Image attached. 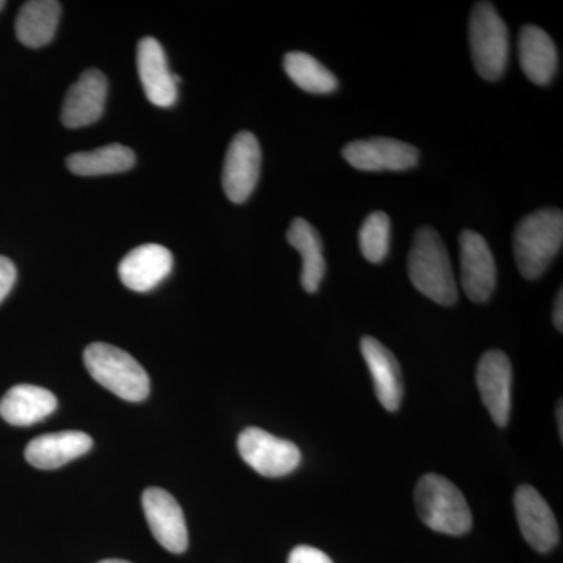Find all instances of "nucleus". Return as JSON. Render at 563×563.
<instances>
[{
    "label": "nucleus",
    "mask_w": 563,
    "mask_h": 563,
    "mask_svg": "<svg viewBox=\"0 0 563 563\" xmlns=\"http://www.w3.org/2000/svg\"><path fill=\"white\" fill-rule=\"evenodd\" d=\"M287 563H333L332 559L329 558L324 551L318 550V548L307 547V544H301V547H296L295 550L291 551L290 555H288Z\"/></svg>",
    "instance_id": "25"
},
{
    "label": "nucleus",
    "mask_w": 563,
    "mask_h": 563,
    "mask_svg": "<svg viewBox=\"0 0 563 563\" xmlns=\"http://www.w3.org/2000/svg\"><path fill=\"white\" fill-rule=\"evenodd\" d=\"M7 5V2H3V0H0V11L3 10V7Z\"/></svg>",
    "instance_id": "30"
},
{
    "label": "nucleus",
    "mask_w": 563,
    "mask_h": 563,
    "mask_svg": "<svg viewBox=\"0 0 563 563\" xmlns=\"http://www.w3.org/2000/svg\"><path fill=\"white\" fill-rule=\"evenodd\" d=\"M136 63L141 85L150 102L162 109L174 106L177 101V81L180 79L169 70L162 44L151 36L141 40Z\"/></svg>",
    "instance_id": "14"
},
{
    "label": "nucleus",
    "mask_w": 563,
    "mask_h": 563,
    "mask_svg": "<svg viewBox=\"0 0 563 563\" xmlns=\"http://www.w3.org/2000/svg\"><path fill=\"white\" fill-rule=\"evenodd\" d=\"M461 280L470 301L487 302L496 288V263L490 246L481 233H461Z\"/></svg>",
    "instance_id": "11"
},
{
    "label": "nucleus",
    "mask_w": 563,
    "mask_h": 563,
    "mask_svg": "<svg viewBox=\"0 0 563 563\" xmlns=\"http://www.w3.org/2000/svg\"><path fill=\"white\" fill-rule=\"evenodd\" d=\"M141 501L155 540L169 553H185L188 548L187 523L172 493L157 487L146 488Z\"/></svg>",
    "instance_id": "12"
},
{
    "label": "nucleus",
    "mask_w": 563,
    "mask_h": 563,
    "mask_svg": "<svg viewBox=\"0 0 563 563\" xmlns=\"http://www.w3.org/2000/svg\"><path fill=\"white\" fill-rule=\"evenodd\" d=\"M515 514L526 542L539 553H550L558 547L561 532L550 504L531 485H520L515 492Z\"/></svg>",
    "instance_id": "10"
},
{
    "label": "nucleus",
    "mask_w": 563,
    "mask_h": 563,
    "mask_svg": "<svg viewBox=\"0 0 563 563\" xmlns=\"http://www.w3.org/2000/svg\"><path fill=\"white\" fill-rule=\"evenodd\" d=\"M62 5L57 0H31L22 5L16 20V36L24 46L38 49L54 40Z\"/></svg>",
    "instance_id": "20"
},
{
    "label": "nucleus",
    "mask_w": 563,
    "mask_h": 563,
    "mask_svg": "<svg viewBox=\"0 0 563 563\" xmlns=\"http://www.w3.org/2000/svg\"><path fill=\"white\" fill-rule=\"evenodd\" d=\"M470 49L483 79H501L509 62V31L490 2H477L470 16Z\"/></svg>",
    "instance_id": "5"
},
{
    "label": "nucleus",
    "mask_w": 563,
    "mask_h": 563,
    "mask_svg": "<svg viewBox=\"0 0 563 563\" xmlns=\"http://www.w3.org/2000/svg\"><path fill=\"white\" fill-rule=\"evenodd\" d=\"M477 388L492 420L507 428L512 409V365L503 351L485 352L477 363Z\"/></svg>",
    "instance_id": "9"
},
{
    "label": "nucleus",
    "mask_w": 563,
    "mask_h": 563,
    "mask_svg": "<svg viewBox=\"0 0 563 563\" xmlns=\"http://www.w3.org/2000/svg\"><path fill=\"white\" fill-rule=\"evenodd\" d=\"M284 69L301 90L312 95H329L339 88L335 74L306 52H288Z\"/></svg>",
    "instance_id": "23"
},
{
    "label": "nucleus",
    "mask_w": 563,
    "mask_h": 563,
    "mask_svg": "<svg viewBox=\"0 0 563 563\" xmlns=\"http://www.w3.org/2000/svg\"><path fill=\"white\" fill-rule=\"evenodd\" d=\"M553 321L555 329L559 332L563 331V291H559L558 299H555L554 303V312H553Z\"/></svg>",
    "instance_id": "27"
},
{
    "label": "nucleus",
    "mask_w": 563,
    "mask_h": 563,
    "mask_svg": "<svg viewBox=\"0 0 563 563\" xmlns=\"http://www.w3.org/2000/svg\"><path fill=\"white\" fill-rule=\"evenodd\" d=\"M92 448V439L80 431L44 433L25 448V461L38 470H57L76 461Z\"/></svg>",
    "instance_id": "17"
},
{
    "label": "nucleus",
    "mask_w": 563,
    "mask_h": 563,
    "mask_svg": "<svg viewBox=\"0 0 563 563\" xmlns=\"http://www.w3.org/2000/svg\"><path fill=\"white\" fill-rule=\"evenodd\" d=\"M135 162V152L114 143L96 151L69 155L66 166L76 176L95 177L129 172Z\"/></svg>",
    "instance_id": "22"
},
{
    "label": "nucleus",
    "mask_w": 563,
    "mask_h": 563,
    "mask_svg": "<svg viewBox=\"0 0 563 563\" xmlns=\"http://www.w3.org/2000/svg\"><path fill=\"white\" fill-rule=\"evenodd\" d=\"M343 158L358 172H407L418 165L420 152L412 144L393 139L352 141L343 147Z\"/></svg>",
    "instance_id": "8"
},
{
    "label": "nucleus",
    "mask_w": 563,
    "mask_h": 563,
    "mask_svg": "<svg viewBox=\"0 0 563 563\" xmlns=\"http://www.w3.org/2000/svg\"><path fill=\"white\" fill-rule=\"evenodd\" d=\"M407 269L413 287L426 298L444 307L457 302L453 263L442 236L432 228H421L415 233Z\"/></svg>",
    "instance_id": "1"
},
{
    "label": "nucleus",
    "mask_w": 563,
    "mask_h": 563,
    "mask_svg": "<svg viewBox=\"0 0 563 563\" xmlns=\"http://www.w3.org/2000/svg\"><path fill=\"white\" fill-rule=\"evenodd\" d=\"M521 69L532 84H550L558 70V49L554 41L543 29L537 25H525L518 38Z\"/></svg>",
    "instance_id": "18"
},
{
    "label": "nucleus",
    "mask_w": 563,
    "mask_h": 563,
    "mask_svg": "<svg viewBox=\"0 0 563 563\" xmlns=\"http://www.w3.org/2000/svg\"><path fill=\"white\" fill-rule=\"evenodd\" d=\"M236 446L243 461L265 477L287 476L298 468L302 459L295 443L277 439L258 428L244 429Z\"/></svg>",
    "instance_id": "6"
},
{
    "label": "nucleus",
    "mask_w": 563,
    "mask_h": 563,
    "mask_svg": "<svg viewBox=\"0 0 563 563\" xmlns=\"http://www.w3.org/2000/svg\"><path fill=\"white\" fill-rule=\"evenodd\" d=\"M84 362L92 379L121 399L140 402L150 396V376L131 354L120 347L92 343L84 352Z\"/></svg>",
    "instance_id": "4"
},
{
    "label": "nucleus",
    "mask_w": 563,
    "mask_h": 563,
    "mask_svg": "<svg viewBox=\"0 0 563 563\" xmlns=\"http://www.w3.org/2000/svg\"><path fill=\"white\" fill-rule=\"evenodd\" d=\"M262 150L254 133H236L229 144L222 168V188L233 203L250 199L261 177Z\"/></svg>",
    "instance_id": "7"
},
{
    "label": "nucleus",
    "mask_w": 563,
    "mask_h": 563,
    "mask_svg": "<svg viewBox=\"0 0 563 563\" xmlns=\"http://www.w3.org/2000/svg\"><path fill=\"white\" fill-rule=\"evenodd\" d=\"M54 393L36 385H14L0 401V417L13 426H31L55 412Z\"/></svg>",
    "instance_id": "19"
},
{
    "label": "nucleus",
    "mask_w": 563,
    "mask_h": 563,
    "mask_svg": "<svg viewBox=\"0 0 563 563\" xmlns=\"http://www.w3.org/2000/svg\"><path fill=\"white\" fill-rule=\"evenodd\" d=\"M558 424H559V435H561V440H563V407H562V401L559 402V407H558Z\"/></svg>",
    "instance_id": "28"
},
{
    "label": "nucleus",
    "mask_w": 563,
    "mask_h": 563,
    "mask_svg": "<svg viewBox=\"0 0 563 563\" xmlns=\"http://www.w3.org/2000/svg\"><path fill=\"white\" fill-rule=\"evenodd\" d=\"M415 506L432 531L461 537L472 531L473 515L465 496L446 477L424 474L415 488Z\"/></svg>",
    "instance_id": "3"
},
{
    "label": "nucleus",
    "mask_w": 563,
    "mask_h": 563,
    "mask_svg": "<svg viewBox=\"0 0 563 563\" xmlns=\"http://www.w3.org/2000/svg\"><path fill=\"white\" fill-rule=\"evenodd\" d=\"M14 282H16V266L10 258L0 255V302L9 296Z\"/></svg>",
    "instance_id": "26"
},
{
    "label": "nucleus",
    "mask_w": 563,
    "mask_h": 563,
    "mask_svg": "<svg viewBox=\"0 0 563 563\" xmlns=\"http://www.w3.org/2000/svg\"><path fill=\"white\" fill-rule=\"evenodd\" d=\"M391 222L384 211H374L366 217L358 233L363 257L369 263H380L390 251Z\"/></svg>",
    "instance_id": "24"
},
{
    "label": "nucleus",
    "mask_w": 563,
    "mask_h": 563,
    "mask_svg": "<svg viewBox=\"0 0 563 563\" xmlns=\"http://www.w3.org/2000/svg\"><path fill=\"white\" fill-rule=\"evenodd\" d=\"M361 351L372 374L377 399L388 412H398L404 398V380L395 355L373 336H363Z\"/></svg>",
    "instance_id": "16"
},
{
    "label": "nucleus",
    "mask_w": 563,
    "mask_h": 563,
    "mask_svg": "<svg viewBox=\"0 0 563 563\" xmlns=\"http://www.w3.org/2000/svg\"><path fill=\"white\" fill-rule=\"evenodd\" d=\"M562 243V210H537L518 222L514 233V255L521 276L528 280L542 277L561 252Z\"/></svg>",
    "instance_id": "2"
},
{
    "label": "nucleus",
    "mask_w": 563,
    "mask_h": 563,
    "mask_svg": "<svg viewBox=\"0 0 563 563\" xmlns=\"http://www.w3.org/2000/svg\"><path fill=\"white\" fill-rule=\"evenodd\" d=\"M172 251L161 244H143L129 252L120 263V279L132 291L154 290L173 269Z\"/></svg>",
    "instance_id": "15"
},
{
    "label": "nucleus",
    "mask_w": 563,
    "mask_h": 563,
    "mask_svg": "<svg viewBox=\"0 0 563 563\" xmlns=\"http://www.w3.org/2000/svg\"><path fill=\"white\" fill-rule=\"evenodd\" d=\"M107 79L98 69H87L69 88L62 109L65 128L80 129L101 120L106 109Z\"/></svg>",
    "instance_id": "13"
},
{
    "label": "nucleus",
    "mask_w": 563,
    "mask_h": 563,
    "mask_svg": "<svg viewBox=\"0 0 563 563\" xmlns=\"http://www.w3.org/2000/svg\"><path fill=\"white\" fill-rule=\"evenodd\" d=\"M98 563H132L128 561H121V559H107V561L98 562Z\"/></svg>",
    "instance_id": "29"
},
{
    "label": "nucleus",
    "mask_w": 563,
    "mask_h": 563,
    "mask_svg": "<svg viewBox=\"0 0 563 563\" xmlns=\"http://www.w3.org/2000/svg\"><path fill=\"white\" fill-rule=\"evenodd\" d=\"M287 240L290 246L301 254L302 273L301 284L307 292L318 291L325 274L324 254H322V242L320 232L302 218H295L287 232Z\"/></svg>",
    "instance_id": "21"
}]
</instances>
